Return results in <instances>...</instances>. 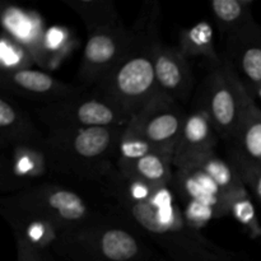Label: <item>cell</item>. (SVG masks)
<instances>
[{
	"instance_id": "cell-3",
	"label": "cell",
	"mask_w": 261,
	"mask_h": 261,
	"mask_svg": "<svg viewBox=\"0 0 261 261\" xmlns=\"http://www.w3.org/2000/svg\"><path fill=\"white\" fill-rule=\"evenodd\" d=\"M126 126L51 130L42 150L55 167L79 175L103 176L109 173V158L117 149Z\"/></svg>"
},
{
	"instance_id": "cell-8",
	"label": "cell",
	"mask_w": 261,
	"mask_h": 261,
	"mask_svg": "<svg viewBox=\"0 0 261 261\" xmlns=\"http://www.w3.org/2000/svg\"><path fill=\"white\" fill-rule=\"evenodd\" d=\"M134 41V32L120 22L89 32L79 68L81 81L96 86L102 83L130 53Z\"/></svg>"
},
{
	"instance_id": "cell-14",
	"label": "cell",
	"mask_w": 261,
	"mask_h": 261,
	"mask_svg": "<svg viewBox=\"0 0 261 261\" xmlns=\"http://www.w3.org/2000/svg\"><path fill=\"white\" fill-rule=\"evenodd\" d=\"M172 182L181 204L189 201L209 204L222 209L228 216L227 195L200 168L195 166L176 168Z\"/></svg>"
},
{
	"instance_id": "cell-19",
	"label": "cell",
	"mask_w": 261,
	"mask_h": 261,
	"mask_svg": "<svg viewBox=\"0 0 261 261\" xmlns=\"http://www.w3.org/2000/svg\"><path fill=\"white\" fill-rule=\"evenodd\" d=\"M251 0H214L211 4L212 14L227 38L233 37L255 25L251 17Z\"/></svg>"
},
{
	"instance_id": "cell-29",
	"label": "cell",
	"mask_w": 261,
	"mask_h": 261,
	"mask_svg": "<svg viewBox=\"0 0 261 261\" xmlns=\"http://www.w3.org/2000/svg\"><path fill=\"white\" fill-rule=\"evenodd\" d=\"M181 211H182V216L186 223L196 231H200L213 219L227 216L222 209L217 208V206L204 203H194V201L182 203Z\"/></svg>"
},
{
	"instance_id": "cell-18",
	"label": "cell",
	"mask_w": 261,
	"mask_h": 261,
	"mask_svg": "<svg viewBox=\"0 0 261 261\" xmlns=\"http://www.w3.org/2000/svg\"><path fill=\"white\" fill-rule=\"evenodd\" d=\"M172 158L150 153L135 161H117L119 172L152 186H168L173 181Z\"/></svg>"
},
{
	"instance_id": "cell-24",
	"label": "cell",
	"mask_w": 261,
	"mask_h": 261,
	"mask_svg": "<svg viewBox=\"0 0 261 261\" xmlns=\"http://www.w3.org/2000/svg\"><path fill=\"white\" fill-rule=\"evenodd\" d=\"M188 166H195V167L200 168L218 185V188L226 195H228L231 191L244 184L237 168L232 163L226 162L221 157H218L216 154V150L200 155Z\"/></svg>"
},
{
	"instance_id": "cell-13",
	"label": "cell",
	"mask_w": 261,
	"mask_h": 261,
	"mask_svg": "<svg viewBox=\"0 0 261 261\" xmlns=\"http://www.w3.org/2000/svg\"><path fill=\"white\" fill-rule=\"evenodd\" d=\"M217 144V132L203 109H198L186 116L185 125L173 157V167L190 165L200 155L213 152Z\"/></svg>"
},
{
	"instance_id": "cell-9",
	"label": "cell",
	"mask_w": 261,
	"mask_h": 261,
	"mask_svg": "<svg viewBox=\"0 0 261 261\" xmlns=\"http://www.w3.org/2000/svg\"><path fill=\"white\" fill-rule=\"evenodd\" d=\"M240 76L228 60L209 74L203 92V110L217 134L233 142L240 117Z\"/></svg>"
},
{
	"instance_id": "cell-4",
	"label": "cell",
	"mask_w": 261,
	"mask_h": 261,
	"mask_svg": "<svg viewBox=\"0 0 261 261\" xmlns=\"http://www.w3.org/2000/svg\"><path fill=\"white\" fill-rule=\"evenodd\" d=\"M10 219H42L64 233L79 228L88 218L87 204L74 191L60 186H41L4 201Z\"/></svg>"
},
{
	"instance_id": "cell-28",
	"label": "cell",
	"mask_w": 261,
	"mask_h": 261,
	"mask_svg": "<svg viewBox=\"0 0 261 261\" xmlns=\"http://www.w3.org/2000/svg\"><path fill=\"white\" fill-rule=\"evenodd\" d=\"M231 163L237 168L246 188L261 205V163L250 160L237 149L231 152Z\"/></svg>"
},
{
	"instance_id": "cell-6",
	"label": "cell",
	"mask_w": 261,
	"mask_h": 261,
	"mask_svg": "<svg viewBox=\"0 0 261 261\" xmlns=\"http://www.w3.org/2000/svg\"><path fill=\"white\" fill-rule=\"evenodd\" d=\"M186 116L177 102L160 92L148 106L130 120L125 133L145 140L173 160Z\"/></svg>"
},
{
	"instance_id": "cell-1",
	"label": "cell",
	"mask_w": 261,
	"mask_h": 261,
	"mask_svg": "<svg viewBox=\"0 0 261 261\" xmlns=\"http://www.w3.org/2000/svg\"><path fill=\"white\" fill-rule=\"evenodd\" d=\"M117 200L173 261H233V254L209 242L186 223L168 186L158 188L154 195L143 203Z\"/></svg>"
},
{
	"instance_id": "cell-30",
	"label": "cell",
	"mask_w": 261,
	"mask_h": 261,
	"mask_svg": "<svg viewBox=\"0 0 261 261\" xmlns=\"http://www.w3.org/2000/svg\"><path fill=\"white\" fill-rule=\"evenodd\" d=\"M150 153H162L147 143L145 140L140 139V138L130 135L127 133L122 134L121 139H120L119 145H117V154H119V160L117 161H135L139 158L144 157V155L150 154ZM165 154V153H163ZM167 155V154H166ZM170 157V155H168ZM173 161V160H172ZM173 163V162H172Z\"/></svg>"
},
{
	"instance_id": "cell-10",
	"label": "cell",
	"mask_w": 261,
	"mask_h": 261,
	"mask_svg": "<svg viewBox=\"0 0 261 261\" xmlns=\"http://www.w3.org/2000/svg\"><path fill=\"white\" fill-rule=\"evenodd\" d=\"M2 86L4 93L53 105L78 96L75 87L54 78L50 73L36 69H22L12 73H2Z\"/></svg>"
},
{
	"instance_id": "cell-27",
	"label": "cell",
	"mask_w": 261,
	"mask_h": 261,
	"mask_svg": "<svg viewBox=\"0 0 261 261\" xmlns=\"http://www.w3.org/2000/svg\"><path fill=\"white\" fill-rule=\"evenodd\" d=\"M33 64H36V60L30 48L3 32L2 40H0L2 73H12V71L22 70V69H30L32 68Z\"/></svg>"
},
{
	"instance_id": "cell-11",
	"label": "cell",
	"mask_w": 261,
	"mask_h": 261,
	"mask_svg": "<svg viewBox=\"0 0 261 261\" xmlns=\"http://www.w3.org/2000/svg\"><path fill=\"white\" fill-rule=\"evenodd\" d=\"M153 63L161 93L176 102L185 101L193 87L189 59L178 47H170L157 40L153 45Z\"/></svg>"
},
{
	"instance_id": "cell-16",
	"label": "cell",
	"mask_w": 261,
	"mask_h": 261,
	"mask_svg": "<svg viewBox=\"0 0 261 261\" xmlns=\"http://www.w3.org/2000/svg\"><path fill=\"white\" fill-rule=\"evenodd\" d=\"M0 143L3 145H41L43 139L24 111L18 109L7 94L0 98Z\"/></svg>"
},
{
	"instance_id": "cell-21",
	"label": "cell",
	"mask_w": 261,
	"mask_h": 261,
	"mask_svg": "<svg viewBox=\"0 0 261 261\" xmlns=\"http://www.w3.org/2000/svg\"><path fill=\"white\" fill-rule=\"evenodd\" d=\"M74 42L75 40L73 38V33L68 28L61 25L47 28L40 48L35 55L36 64L47 70L58 68L64 59L71 53Z\"/></svg>"
},
{
	"instance_id": "cell-2",
	"label": "cell",
	"mask_w": 261,
	"mask_h": 261,
	"mask_svg": "<svg viewBox=\"0 0 261 261\" xmlns=\"http://www.w3.org/2000/svg\"><path fill=\"white\" fill-rule=\"evenodd\" d=\"M143 23L139 19V30L134 32L135 41L130 53L115 68V70L99 83L97 94L111 102L130 120L139 114L160 93L153 63V37L155 30L153 23Z\"/></svg>"
},
{
	"instance_id": "cell-12",
	"label": "cell",
	"mask_w": 261,
	"mask_h": 261,
	"mask_svg": "<svg viewBox=\"0 0 261 261\" xmlns=\"http://www.w3.org/2000/svg\"><path fill=\"white\" fill-rule=\"evenodd\" d=\"M227 45L232 58L228 61L254 97L261 87V27L255 24L227 38Z\"/></svg>"
},
{
	"instance_id": "cell-7",
	"label": "cell",
	"mask_w": 261,
	"mask_h": 261,
	"mask_svg": "<svg viewBox=\"0 0 261 261\" xmlns=\"http://www.w3.org/2000/svg\"><path fill=\"white\" fill-rule=\"evenodd\" d=\"M37 112L51 130L126 126L130 122V117L99 94L87 98L78 94L65 101L42 106Z\"/></svg>"
},
{
	"instance_id": "cell-5",
	"label": "cell",
	"mask_w": 261,
	"mask_h": 261,
	"mask_svg": "<svg viewBox=\"0 0 261 261\" xmlns=\"http://www.w3.org/2000/svg\"><path fill=\"white\" fill-rule=\"evenodd\" d=\"M78 261H142L143 250L132 232L120 227L76 228L64 233L59 246Z\"/></svg>"
},
{
	"instance_id": "cell-20",
	"label": "cell",
	"mask_w": 261,
	"mask_h": 261,
	"mask_svg": "<svg viewBox=\"0 0 261 261\" xmlns=\"http://www.w3.org/2000/svg\"><path fill=\"white\" fill-rule=\"evenodd\" d=\"M178 50L186 59L203 58L221 65V59L214 42V30L208 20H200L189 28H184L178 35Z\"/></svg>"
},
{
	"instance_id": "cell-31",
	"label": "cell",
	"mask_w": 261,
	"mask_h": 261,
	"mask_svg": "<svg viewBox=\"0 0 261 261\" xmlns=\"http://www.w3.org/2000/svg\"><path fill=\"white\" fill-rule=\"evenodd\" d=\"M17 261H50L45 251L17 237Z\"/></svg>"
},
{
	"instance_id": "cell-25",
	"label": "cell",
	"mask_w": 261,
	"mask_h": 261,
	"mask_svg": "<svg viewBox=\"0 0 261 261\" xmlns=\"http://www.w3.org/2000/svg\"><path fill=\"white\" fill-rule=\"evenodd\" d=\"M15 228V237L24 240L36 249L45 251L55 244L63 232L47 221L42 219H10Z\"/></svg>"
},
{
	"instance_id": "cell-17",
	"label": "cell",
	"mask_w": 261,
	"mask_h": 261,
	"mask_svg": "<svg viewBox=\"0 0 261 261\" xmlns=\"http://www.w3.org/2000/svg\"><path fill=\"white\" fill-rule=\"evenodd\" d=\"M3 27L7 35L30 48L33 56L40 48L46 31L38 13L12 5L3 10Z\"/></svg>"
},
{
	"instance_id": "cell-26",
	"label": "cell",
	"mask_w": 261,
	"mask_h": 261,
	"mask_svg": "<svg viewBox=\"0 0 261 261\" xmlns=\"http://www.w3.org/2000/svg\"><path fill=\"white\" fill-rule=\"evenodd\" d=\"M47 158L36 145H15L12 157L13 175L20 178H36L45 173Z\"/></svg>"
},
{
	"instance_id": "cell-23",
	"label": "cell",
	"mask_w": 261,
	"mask_h": 261,
	"mask_svg": "<svg viewBox=\"0 0 261 261\" xmlns=\"http://www.w3.org/2000/svg\"><path fill=\"white\" fill-rule=\"evenodd\" d=\"M65 3L82 18L88 33L120 22L111 0H66Z\"/></svg>"
},
{
	"instance_id": "cell-15",
	"label": "cell",
	"mask_w": 261,
	"mask_h": 261,
	"mask_svg": "<svg viewBox=\"0 0 261 261\" xmlns=\"http://www.w3.org/2000/svg\"><path fill=\"white\" fill-rule=\"evenodd\" d=\"M240 117L233 143L239 152L261 163V109L241 78L239 82Z\"/></svg>"
},
{
	"instance_id": "cell-22",
	"label": "cell",
	"mask_w": 261,
	"mask_h": 261,
	"mask_svg": "<svg viewBox=\"0 0 261 261\" xmlns=\"http://www.w3.org/2000/svg\"><path fill=\"white\" fill-rule=\"evenodd\" d=\"M227 211L251 239L261 237V224L245 182L227 195Z\"/></svg>"
}]
</instances>
